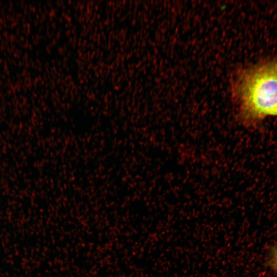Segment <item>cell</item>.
<instances>
[{
	"label": "cell",
	"mask_w": 277,
	"mask_h": 277,
	"mask_svg": "<svg viewBox=\"0 0 277 277\" xmlns=\"http://www.w3.org/2000/svg\"><path fill=\"white\" fill-rule=\"evenodd\" d=\"M230 83L236 118L243 126L254 128L267 117L277 116V55L238 67Z\"/></svg>",
	"instance_id": "obj_1"
},
{
	"label": "cell",
	"mask_w": 277,
	"mask_h": 277,
	"mask_svg": "<svg viewBox=\"0 0 277 277\" xmlns=\"http://www.w3.org/2000/svg\"><path fill=\"white\" fill-rule=\"evenodd\" d=\"M268 264L270 268L277 273V243L271 248L269 252Z\"/></svg>",
	"instance_id": "obj_2"
}]
</instances>
